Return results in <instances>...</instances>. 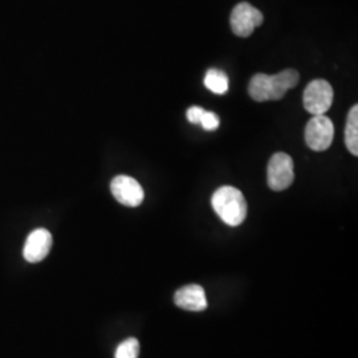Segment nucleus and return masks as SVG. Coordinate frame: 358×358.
<instances>
[{"label":"nucleus","instance_id":"obj_1","mask_svg":"<svg viewBox=\"0 0 358 358\" xmlns=\"http://www.w3.org/2000/svg\"><path fill=\"white\" fill-rule=\"evenodd\" d=\"M299 80L300 76L294 69H285L278 75L257 73L250 81L248 93L257 103L280 100L299 84Z\"/></svg>","mask_w":358,"mask_h":358},{"label":"nucleus","instance_id":"obj_2","mask_svg":"<svg viewBox=\"0 0 358 358\" xmlns=\"http://www.w3.org/2000/svg\"><path fill=\"white\" fill-rule=\"evenodd\" d=\"M211 205L217 217L231 227L241 226L247 217V202L243 192L232 186H222L214 192Z\"/></svg>","mask_w":358,"mask_h":358},{"label":"nucleus","instance_id":"obj_3","mask_svg":"<svg viewBox=\"0 0 358 358\" xmlns=\"http://www.w3.org/2000/svg\"><path fill=\"white\" fill-rule=\"evenodd\" d=\"M332 85L322 78L310 81L304 90L303 103L306 110L310 115H325L333 103Z\"/></svg>","mask_w":358,"mask_h":358},{"label":"nucleus","instance_id":"obj_4","mask_svg":"<svg viewBox=\"0 0 358 358\" xmlns=\"http://www.w3.org/2000/svg\"><path fill=\"white\" fill-rule=\"evenodd\" d=\"M294 159L285 153H275L267 166V183L273 192H282L294 183Z\"/></svg>","mask_w":358,"mask_h":358},{"label":"nucleus","instance_id":"obj_5","mask_svg":"<svg viewBox=\"0 0 358 358\" xmlns=\"http://www.w3.org/2000/svg\"><path fill=\"white\" fill-rule=\"evenodd\" d=\"M334 138V127L331 118L325 115H313L306 127V142L315 152L329 149Z\"/></svg>","mask_w":358,"mask_h":358},{"label":"nucleus","instance_id":"obj_6","mask_svg":"<svg viewBox=\"0 0 358 358\" xmlns=\"http://www.w3.org/2000/svg\"><path fill=\"white\" fill-rule=\"evenodd\" d=\"M263 20V13L245 1L236 4L231 13V28L239 38L251 36L256 27L262 26Z\"/></svg>","mask_w":358,"mask_h":358},{"label":"nucleus","instance_id":"obj_7","mask_svg":"<svg viewBox=\"0 0 358 358\" xmlns=\"http://www.w3.org/2000/svg\"><path fill=\"white\" fill-rule=\"evenodd\" d=\"M110 190L115 201L127 207H138L145 198L141 185L129 176H117L110 183Z\"/></svg>","mask_w":358,"mask_h":358},{"label":"nucleus","instance_id":"obj_8","mask_svg":"<svg viewBox=\"0 0 358 358\" xmlns=\"http://www.w3.org/2000/svg\"><path fill=\"white\" fill-rule=\"evenodd\" d=\"M52 239L51 232L45 229H38L32 231L27 238L23 255L27 262L29 263H38L44 260L51 251Z\"/></svg>","mask_w":358,"mask_h":358},{"label":"nucleus","instance_id":"obj_9","mask_svg":"<svg viewBox=\"0 0 358 358\" xmlns=\"http://www.w3.org/2000/svg\"><path fill=\"white\" fill-rule=\"evenodd\" d=\"M174 301L177 307L192 312H202L207 308L205 289L198 284L182 287L176 292Z\"/></svg>","mask_w":358,"mask_h":358},{"label":"nucleus","instance_id":"obj_10","mask_svg":"<svg viewBox=\"0 0 358 358\" xmlns=\"http://www.w3.org/2000/svg\"><path fill=\"white\" fill-rule=\"evenodd\" d=\"M345 145L355 157L358 155V105H355L346 120Z\"/></svg>","mask_w":358,"mask_h":358},{"label":"nucleus","instance_id":"obj_11","mask_svg":"<svg viewBox=\"0 0 358 358\" xmlns=\"http://www.w3.org/2000/svg\"><path fill=\"white\" fill-rule=\"evenodd\" d=\"M205 87L215 94H224L229 90V77L220 69H208L205 76Z\"/></svg>","mask_w":358,"mask_h":358},{"label":"nucleus","instance_id":"obj_12","mask_svg":"<svg viewBox=\"0 0 358 358\" xmlns=\"http://www.w3.org/2000/svg\"><path fill=\"white\" fill-rule=\"evenodd\" d=\"M138 355H140V343L137 338L130 337L117 346L115 358H138Z\"/></svg>","mask_w":358,"mask_h":358},{"label":"nucleus","instance_id":"obj_13","mask_svg":"<svg viewBox=\"0 0 358 358\" xmlns=\"http://www.w3.org/2000/svg\"><path fill=\"white\" fill-rule=\"evenodd\" d=\"M219 117H217L215 113H213V112H207L205 110V113L202 115V118H201V125H202V128L205 129V130H215V129L219 128Z\"/></svg>","mask_w":358,"mask_h":358},{"label":"nucleus","instance_id":"obj_14","mask_svg":"<svg viewBox=\"0 0 358 358\" xmlns=\"http://www.w3.org/2000/svg\"><path fill=\"white\" fill-rule=\"evenodd\" d=\"M205 113V109H202L201 106H192L187 109V120L192 122V124H199L201 122V118Z\"/></svg>","mask_w":358,"mask_h":358}]
</instances>
